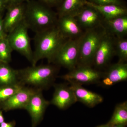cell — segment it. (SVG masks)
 <instances>
[{"mask_svg":"<svg viewBox=\"0 0 127 127\" xmlns=\"http://www.w3.org/2000/svg\"><path fill=\"white\" fill-rule=\"evenodd\" d=\"M27 0H7L8 2V6L9 5L23 3L24 1Z\"/></svg>","mask_w":127,"mask_h":127,"instance_id":"obj_29","label":"cell"},{"mask_svg":"<svg viewBox=\"0 0 127 127\" xmlns=\"http://www.w3.org/2000/svg\"><path fill=\"white\" fill-rule=\"evenodd\" d=\"M25 6L23 3H21L7 6V12L3 19L4 29L7 34L24 20Z\"/></svg>","mask_w":127,"mask_h":127,"instance_id":"obj_14","label":"cell"},{"mask_svg":"<svg viewBox=\"0 0 127 127\" xmlns=\"http://www.w3.org/2000/svg\"><path fill=\"white\" fill-rule=\"evenodd\" d=\"M8 5L7 0H0V14L5 9H7Z\"/></svg>","mask_w":127,"mask_h":127,"instance_id":"obj_27","label":"cell"},{"mask_svg":"<svg viewBox=\"0 0 127 127\" xmlns=\"http://www.w3.org/2000/svg\"><path fill=\"white\" fill-rule=\"evenodd\" d=\"M24 21L28 29L36 33L53 27L58 20L53 12L35 1H28L25 6Z\"/></svg>","mask_w":127,"mask_h":127,"instance_id":"obj_2","label":"cell"},{"mask_svg":"<svg viewBox=\"0 0 127 127\" xmlns=\"http://www.w3.org/2000/svg\"><path fill=\"white\" fill-rule=\"evenodd\" d=\"M55 89L50 104L59 109H65L77 102L74 92L70 86L58 84L55 85Z\"/></svg>","mask_w":127,"mask_h":127,"instance_id":"obj_11","label":"cell"},{"mask_svg":"<svg viewBox=\"0 0 127 127\" xmlns=\"http://www.w3.org/2000/svg\"><path fill=\"white\" fill-rule=\"evenodd\" d=\"M127 79V64L118 62L111 66L106 72H103L100 83L103 86L109 87Z\"/></svg>","mask_w":127,"mask_h":127,"instance_id":"obj_13","label":"cell"},{"mask_svg":"<svg viewBox=\"0 0 127 127\" xmlns=\"http://www.w3.org/2000/svg\"><path fill=\"white\" fill-rule=\"evenodd\" d=\"M4 118L2 113V111L0 110V124L4 122Z\"/></svg>","mask_w":127,"mask_h":127,"instance_id":"obj_31","label":"cell"},{"mask_svg":"<svg viewBox=\"0 0 127 127\" xmlns=\"http://www.w3.org/2000/svg\"><path fill=\"white\" fill-rule=\"evenodd\" d=\"M115 41V54L118 57L119 62H126L127 60V40L117 39Z\"/></svg>","mask_w":127,"mask_h":127,"instance_id":"obj_24","label":"cell"},{"mask_svg":"<svg viewBox=\"0 0 127 127\" xmlns=\"http://www.w3.org/2000/svg\"><path fill=\"white\" fill-rule=\"evenodd\" d=\"M57 25L66 38H78L82 34V28L74 15H68L59 17Z\"/></svg>","mask_w":127,"mask_h":127,"instance_id":"obj_16","label":"cell"},{"mask_svg":"<svg viewBox=\"0 0 127 127\" xmlns=\"http://www.w3.org/2000/svg\"><path fill=\"white\" fill-rule=\"evenodd\" d=\"M7 38L0 40V62L9 64L11 61L13 51Z\"/></svg>","mask_w":127,"mask_h":127,"instance_id":"obj_23","label":"cell"},{"mask_svg":"<svg viewBox=\"0 0 127 127\" xmlns=\"http://www.w3.org/2000/svg\"><path fill=\"white\" fill-rule=\"evenodd\" d=\"M16 124V122L15 120L9 122H4L0 124V127H15Z\"/></svg>","mask_w":127,"mask_h":127,"instance_id":"obj_28","label":"cell"},{"mask_svg":"<svg viewBox=\"0 0 127 127\" xmlns=\"http://www.w3.org/2000/svg\"><path fill=\"white\" fill-rule=\"evenodd\" d=\"M28 28L24 20L7 35V38L13 51L25 56L32 64L33 62V52L30 43Z\"/></svg>","mask_w":127,"mask_h":127,"instance_id":"obj_5","label":"cell"},{"mask_svg":"<svg viewBox=\"0 0 127 127\" xmlns=\"http://www.w3.org/2000/svg\"><path fill=\"white\" fill-rule=\"evenodd\" d=\"M88 1L100 5L114 4L122 6L119 0H89Z\"/></svg>","mask_w":127,"mask_h":127,"instance_id":"obj_25","label":"cell"},{"mask_svg":"<svg viewBox=\"0 0 127 127\" xmlns=\"http://www.w3.org/2000/svg\"><path fill=\"white\" fill-rule=\"evenodd\" d=\"M103 72L88 66H77L73 70L62 77L68 82L81 85L100 83Z\"/></svg>","mask_w":127,"mask_h":127,"instance_id":"obj_7","label":"cell"},{"mask_svg":"<svg viewBox=\"0 0 127 127\" xmlns=\"http://www.w3.org/2000/svg\"><path fill=\"white\" fill-rule=\"evenodd\" d=\"M110 127L116 125L127 124V102H124L117 104L112 117L107 123Z\"/></svg>","mask_w":127,"mask_h":127,"instance_id":"obj_21","label":"cell"},{"mask_svg":"<svg viewBox=\"0 0 127 127\" xmlns=\"http://www.w3.org/2000/svg\"><path fill=\"white\" fill-rule=\"evenodd\" d=\"M113 36L107 31L95 53L93 65L97 69L107 65L115 54V41Z\"/></svg>","mask_w":127,"mask_h":127,"instance_id":"obj_9","label":"cell"},{"mask_svg":"<svg viewBox=\"0 0 127 127\" xmlns=\"http://www.w3.org/2000/svg\"><path fill=\"white\" fill-rule=\"evenodd\" d=\"M17 71L19 82L24 86L28 84L42 90L52 84L57 69L51 65H41L32 66Z\"/></svg>","mask_w":127,"mask_h":127,"instance_id":"obj_4","label":"cell"},{"mask_svg":"<svg viewBox=\"0 0 127 127\" xmlns=\"http://www.w3.org/2000/svg\"><path fill=\"white\" fill-rule=\"evenodd\" d=\"M50 104V102L43 97L41 89H37L25 109L31 118L32 127H36L42 121L46 109Z\"/></svg>","mask_w":127,"mask_h":127,"instance_id":"obj_8","label":"cell"},{"mask_svg":"<svg viewBox=\"0 0 127 127\" xmlns=\"http://www.w3.org/2000/svg\"><path fill=\"white\" fill-rule=\"evenodd\" d=\"M85 4L96 9L102 15L104 20H110L127 15V9L122 6L114 4L100 5L95 4L86 0L85 1Z\"/></svg>","mask_w":127,"mask_h":127,"instance_id":"obj_18","label":"cell"},{"mask_svg":"<svg viewBox=\"0 0 127 127\" xmlns=\"http://www.w3.org/2000/svg\"><path fill=\"white\" fill-rule=\"evenodd\" d=\"M79 37L66 40L58 50L52 62L70 71L76 68L79 58Z\"/></svg>","mask_w":127,"mask_h":127,"instance_id":"obj_6","label":"cell"},{"mask_svg":"<svg viewBox=\"0 0 127 127\" xmlns=\"http://www.w3.org/2000/svg\"><path fill=\"white\" fill-rule=\"evenodd\" d=\"M43 2L48 4H53L57 3L60 0H41Z\"/></svg>","mask_w":127,"mask_h":127,"instance_id":"obj_30","label":"cell"},{"mask_svg":"<svg viewBox=\"0 0 127 127\" xmlns=\"http://www.w3.org/2000/svg\"><path fill=\"white\" fill-rule=\"evenodd\" d=\"M104 26L107 32L117 39L125 38L127 34V15L120 16L113 19L104 20Z\"/></svg>","mask_w":127,"mask_h":127,"instance_id":"obj_17","label":"cell"},{"mask_svg":"<svg viewBox=\"0 0 127 127\" xmlns=\"http://www.w3.org/2000/svg\"><path fill=\"white\" fill-rule=\"evenodd\" d=\"M37 89L23 87L8 99L0 103V109L6 112L16 109H25Z\"/></svg>","mask_w":127,"mask_h":127,"instance_id":"obj_10","label":"cell"},{"mask_svg":"<svg viewBox=\"0 0 127 127\" xmlns=\"http://www.w3.org/2000/svg\"><path fill=\"white\" fill-rule=\"evenodd\" d=\"M68 82L74 92L77 102L89 108H93L103 102V98L98 94L84 88L81 84L73 82Z\"/></svg>","mask_w":127,"mask_h":127,"instance_id":"obj_15","label":"cell"},{"mask_svg":"<svg viewBox=\"0 0 127 127\" xmlns=\"http://www.w3.org/2000/svg\"><path fill=\"white\" fill-rule=\"evenodd\" d=\"M126 125H116L111 126L110 127H126Z\"/></svg>","mask_w":127,"mask_h":127,"instance_id":"obj_32","label":"cell"},{"mask_svg":"<svg viewBox=\"0 0 127 127\" xmlns=\"http://www.w3.org/2000/svg\"><path fill=\"white\" fill-rule=\"evenodd\" d=\"M96 127H110V126L107 123L106 124L99 125Z\"/></svg>","mask_w":127,"mask_h":127,"instance_id":"obj_33","label":"cell"},{"mask_svg":"<svg viewBox=\"0 0 127 127\" xmlns=\"http://www.w3.org/2000/svg\"><path fill=\"white\" fill-rule=\"evenodd\" d=\"M7 34L6 33L3 26V19L0 14V40L6 38Z\"/></svg>","mask_w":127,"mask_h":127,"instance_id":"obj_26","label":"cell"},{"mask_svg":"<svg viewBox=\"0 0 127 127\" xmlns=\"http://www.w3.org/2000/svg\"><path fill=\"white\" fill-rule=\"evenodd\" d=\"M86 0H64L59 10V17L71 15H75L85 4Z\"/></svg>","mask_w":127,"mask_h":127,"instance_id":"obj_20","label":"cell"},{"mask_svg":"<svg viewBox=\"0 0 127 127\" xmlns=\"http://www.w3.org/2000/svg\"><path fill=\"white\" fill-rule=\"evenodd\" d=\"M66 39L57 25L36 33L34 39L35 49L33 52L32 66L36 65L37 62L42 59H46L49 62H52Z\"/></svg>","mask_w":127,"mask_h":127,"instance_id":"obj_1","label":"cell"},{"mask_svg":"<svg viewBox=\"0 0 127 127\" xmlns=\"http://www.w3.org/2000/svg\"><path fill=\"white\" fill-rule=\"evenodd\" d=\"M18 82L17 70L11 67L8 64L0 62V86Z\"/></svg>","mask_w":127,"mask_h":127,"instance_id":"obj_19","label":"cell"},{"mask_svg":"<svg viewBox=\"0 0 127 127\" xmlns=\"http://www.w3.org/2000/svg\"><path fill=\"white\" fill-rule=\"evenodd\" d=\"M86 5L74 15L81 28L86 30L102 25V15L93 7Z\"/></svg>","mask_w":127,"mask_h":127,"instance_id":"obj_12","label":"cell"},{"mask_svg":"<svg viewBox=\"0 0 127 127\" xmlns=\"http://www.w3.org/2000/svg\"><path fill=\"white\" fill-rule=\"evenodd\" d=\"M107 32L103 25L86 30L79 37V56L77 66H92L95 53Z\"/></svg>","mask_w":127,"mask_h":127,"instance_id":"obj_3","label":"cell"},{"mask_svg":"<svg viewBox=\"0 0 127 127\" xmlns=\"http://www.w3.org/2000/svg\"><path fill=\"white\" fill-rule=\"evenodd\" d=\"M24 87L20 82L16 84L0 86V103L13 96Z\"/></svg>","mask_w":127,"mask_h":127,"instance_id":"obj_22","label":"cell"}]
</instances>
